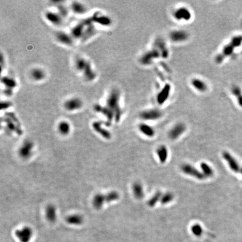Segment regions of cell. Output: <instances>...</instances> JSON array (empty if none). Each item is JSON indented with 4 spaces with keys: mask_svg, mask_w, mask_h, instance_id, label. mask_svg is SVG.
Returning <instances> with one entry per match:
<instances>
[{
    "mask_svg": "<svg viewBox=\"0 0 242 242\" xmlns=\"http://www.w3.org/2000/svg\"><path fill=\"white\" fill-rule=\"evenodd\" d=\"M119 99L120 93L115 89L112 90L107 99V106L113 112L116 122L120 120L122 114V109L119 105Z\"/></svg>",
    "mask_w": 242,
    "mask_h": 242,
    "instance_id": "6da1fadb",
    "label": "cell"
},
{
    "mask_svg": "<svg viewBox=\"0 0 242 242\" xmlns=\"http://www.w3.org/2000/svg\"><path fill=\"white\" fill-rule=\"evenodd\" d=\"M242 43V36H234L231 39V41L225 45L223 48V50L216 58V61L218 62H221L224 59L233 54L235 50V48L240 47Z\"/></svg>",
    "mask_w": 242,
    "mask_h": 242,
    "instance_id": "7a4b0ae2",
    "label": "cell"
},
{
    "mask_svg": "<svg viewBox=\"0 0 242 242\" xmlns=\"http://www.w3.org/2000/svg\"><path fill=\"white\" fill-rule=\"evenodd\" d=\"M163 116V112L158 109H150L142 111L140 114V118L144 121H155Z\"/></svg>",
    "mask_w": 242,
    "mask_h": 242,
    "instance_id": "3957f363",
    "label": "cell"
},
{
    "mask_svg": "<svg viewBox=\"0 0 242 242\" xmlns=\"http://www.w3.org/2000/svg\"><path fill=\"white\" fill-rule=\"evenodd\" d=\"M83 106V102L80 98L73 97L67 99L64 104V108L68 112H74L80 109Z\"/></svg>",
    "mask_w": 242,
    "mask_h": 242,
    "instance_id": "277c9868",
    "label": "cell"
},
{
    "mask_svg": "<svg viewBox=\"0 0 242 242\" xmlns=\"http://www.w3.org/2000/svg\"><path fill=\"white\" fill-rule=\"evenodd\" d=\"M181 168L184 174L198 179L199 180H203L206 178L202 172L190 164H182Z\"/></svg>",
    "mask_w": 242,
    "mask_h": 242,
    "instance_id": "5b68a950",
    "label": "cell"
},
{
    "mask_svg": "<svg viewBox=\"0 0 242 242\" xmlns=\"http://www.w3.org/2000/svg\"><path fill=\"white\" fill-rule=\"evenodd\" d=\"M173 15L174 19L177 21H188L192 18V13L189 9L185 7H181L177 9L173 12Z\"/></svg>",
    "mask_w": 242,
    "mask_h": 242,
    "instance_id": "8992f818",
    "label": "cell"
},
{
    "mask_svg": "<svg viewBox=\"0 0 242 242\" xmlns=\"http://www.w3.org/2000/svg\"><path fill=\"white\" fill-rule=\"evenodd\" d=\"M169 38L172 42L179 43L187 41L189 38V34L187 31L184 30H175L170 33Z\"/></svg>",
    "mask_w": 242,
    "mask_h": 242,
    "instance_id": "52a82bcc",
    "label": "cell"
},
{
    "mask_svg": "<svg viewBox=\"0 0 242 242\" xmlns=\"http://www.w3.org/2000/svg\"><path fill=\"white\" fill-rule=\"evenodd\" d=\"M33 232L31 228L24 227L15 231V235L20 242H29L33 237Z\"/></svg>",
    "mask_w": 242,
    "mask_h": 242,
    "instance_id": "ba28073f",
    "label": "cell"
},
{
    "mask_svg": "<svg viewBox=\"0 0 242 242\" xmlns=\"http://www.w3.org/2000/svg\"><path fill=\"white\" fill-rule=\"evenodd\" d=\"M34 144L30 140H26L23 142L19 149V153L20 157L23 159H28L31 157Z\"/></svg>",
    "mask_w": 242,
    "mask_h": 242,
    "instance_id": "9c48e42d",
    "label": "cell"
},
{
    "mask_svg": "<svg viewBox=\"0 0 242 242\" xmlns=\"http://www.w3.org/2000/svg\"><path fill=\"white\" fill-rule=\"evenodd\" d=\"M186 130V126L183 123L175 124L168 132V136L171 140H176Z\"/></svg>",
    "mask_w": 242,
    "mask_h": 242,
    "instance_id": "30bf717a",
    "label": "cell"
},
{
    "mask_svg": "<svg viewBox=\"0 0 242 242\" xmlns=\"http://www.w3.org/2000/svg\"><path fill=\"white\" fill-rule=\"evenodd\" d=\"M56 38L61 44L71 46L74 44V38L68 33L64 31H58L56 33Z\"/></svg>",
    "mask_w": 242,
    "mask_h": 242,
    "instance_id": "8fae6325",
    "label": "cell"
},
{
    "mask_svg": "<svg viewBox=\"0 0 242 242\" xmlns=\"http://www.w3.org/2000/svg\"><path fill=\"white\" fill-rule=\"evenodd\" d=\"M161 54L157 49H151L147 51L146 53L142 56L141 58V62L143 65H147L153 61L154 59L160 57Z\"/></svg>",
    "mask_w": 242,
    "mask_h": 242,
    "instance_id": "7c38bea8",
    "label": "cell"
},
{
    "mask_svg": "<svg viewBox=\"0 0 242 242\" xmlns=\"http://www.w3.org/2000/svg\"><path fill=\"white\" fill-rule=\"evenodd\" d=\"M45 18L51 24L55 26H59L62 24L63 18L59 12L48 11L45 12Z\"/></svg>",
    "mask_w": 242,
    "mask_h": 242,
    "instance_id": "4fadbf2b",
    "label": "cell"
},
{
    "mask_svg": "<svg viewBox=\"0 0 242 242\" xmlns=\"http://www.w3.org/2000/svg\"><path fill=\"white\" fill-rule=\"evenodd\" d=\"M170 85L167 84L164 86L161 91L159 92L157 97V100L159 105H163L168 100L170 96Z\"/></svg>",
    "mask_w": 242,
    "mask_h": 242,
    "instance_id": "5bb4252c",
    "label": "cell"
},
{
    "mask_svg": "<svg viewBox=\"0 0 242 242\" xmlns=\"http://www.w3.org/2000/svg\"><path fill=\"white\" fill-rule=\"evenodd\" d=\"M91 19L93 22L98 23V24L104 26L111 25L112 22V19L108 17V16L101 14L100 12L95 13Z\"/></svg>",
    "mask_w": 242,
    "mask_h": 242,
    "instance_id": "9a60e30c",
    "label": "cell"
},
{
    "mask_svg": "<svg viewBox=\"0 0 242 242\" xmlns=\"http://www.w3.org/2000/svg\"><path fill=\"white\" fill-rule=\"evenodd\" d=\"M223 157L227 161L230 168L233 171L238 172L239 170L240 167L238 161L229 152L226 151L224 152L223 153Z\"/></svg>",
    "mask_w": 242,
    "mask_h": 242,
    "instance_id": "2e32d148",
    "label": "cell"
},
{
    "mask_svg": "<svg viewBox=\"0 0 242 242\" xmlns=\"http://www.w3.org/2000/svg\"><path fill=\"white\" fill-rule=\"evenodd\" d=\"M191 84L196 90L200 92H205L208 89V86L206 82L199 78L192 79Z\"/></svg>",
    "mask_w": 242,
    "mask_h": 242,
    "instance_id": "e0dca14e",
    "label": "cell"
},
{
    "mask_svg": "<svg viewBox=\"0 0 242 242\" xmlns=\"http://www.w3.org/2000/svg\"><path fill=\"white\" fill-rule=\"evenodd\" d=\"M86 28L85 21L76 25L71 30V35L74 38H80L84 36Z\"/></svg>",
    "mask_w": 242,
    "mask_h": 242,
    "instance_id": "ac0fdd59",
    "label": "cell"
},
{
    "mask_svg": "<svg viewBox=\"0 0 242 242\" xmlns=\"http://www.w3.org/2000/svg\"><path fill=\"white\" fill-rule=\"evenodd\" d=\"M30 77L35 81H41L44 80L46 77L45 72L43 69L39 67H36L32 69L30 73Z\"/></svg>",
    "mask_w": 242,
    "mask_h": 242,
    "instance_id": "d6986e66",
    "label": "cell"
},
{
    "mask_svg": "<svg viewBox=\"0 0 242 242\" xmlns=\"http://www.w3.org/2000/svg\"><path fill=\"white\" fill-rule=\"evenodd\" d=\"M45 216L51 223H53L57 219V210L53 205H48L45 209Z\"/></svg>",
    "mask_w": 242,
    "mask_h": 242,
    "instance_id": "ffe728a7",
    "label": "cell"
},
{
    "mask_svg": "<svg viewBox=\"0 0 242 242\" xmlns=\"http://www.w3.org/2000/svg\"><path fill=\"white\" fill-rule=\"evenodd\" d=\"M71 9L76 14L78 15L84 14L87 11L86 6L82 3L77 1H75L72 3L71 5Z\"/></svg>",
    "mask_w": 242,
    "mask_h": 242,
    "instance_id": "44dd1931",
    "label": "cell"
},
{
    "mask_svg": "<svg viewBox=\"0 0 242 242\" xmlns=\"http://www.w3.org/2000/svg\"><path fill=\"white\" fill-rule=\"evenodd\" d=\"M106 203L105 194L98 193L96 194L92 200V205L96 209L99 210Z\"/></svg>",
    "mask_w": 242,
    "mask_h": 242,
    "instance_id": "7402d4cb",
    "label": "cell"
},
{
    "mask_svg": "<svg viewBox=\"0 0 242 242\" xmlns=\"http://www.w3.org/2000/svg\"><path fill=\"white\" fill-rule=\"evenodd\" d=\"M85 78L88 81H92L95 79L97 75L92 67L90 62L88 61L84 70L82 72Z\"/></svg>",
    "mask_w": 242,
    "mask_h": 242,
    "instance_id": "603a6c76",
    "label": "cell"
},
{
    "mask_svg": "<svg viewBox=\"0 0 242 242\" xmlns=\"http://www.w3.org/2000/svg\"><path fill=\"white\" fill-rule=\"evenodd\" d=\"M138 129L142 134L149 137H153L155 135V130L150 125L146 123H141L138 126Z\"/></svg>",
    "mask_w": 242,
    "mask_h": 242,
    "instance_id": "cb8c5ba5",
    "label": "cell"
},
{
    "mask_svg": "<svg viewBox=\"0 0 242 242\" xmlns=\"http://www.w3.org/2000/svg\"><path fill=\"white\" fill-rule=\"evenodd\" d=\"M157 154L161 163H164L166 162L168 157V151L165 146H160L157 149Z\"/></svg>",
    "mask_w": 242,
    "mask_h": 242,
    "instance_id": "d4e9b609",
    "label": "cell"
},
{
    "mask_svg": "<svg viewBox=\"0 0 242 242\" xmlns=\"http://www.w3.org/2000/svg\"><path fill=\"white\" fill-rule=\"evenodd\" d=\"M132 191L134 196L138 200H141L144 196L143 187L139 182H135L132 185Z\"/></svg>",
    "mask_w": 242,
    "mask_h": 242,
    "instance_id": "484cf974",
    "label": "cell"
},
{
    "mask_svg": "<svg viewBox=\"0 0 242 242\" xmlns=\"http://www.w3.org/2000/svg\"><path fill=\"white\" fill-rule=\"evenodd\" d=\"M67 223L70 225H80L84 222V218L82 216L79 214H74L68 216L66 218Z\"/></svg>",
    "mask_w": 242,
    "mask_h": 242,
    "instance_id": "4316f807",
    "label": "cell"
},
{
    "mask_svg": "<svg viewBox=\"0 0 242 242\" xmlns=\"http://www.w3.org/2000/svg\"><path fill=\"white\" fill-rule=\"evenodd\" d=\"M92 127H93L94 130L100 134L102 136H103L105 138H110L111 137V135L110 132L107 131L105 129L103 128L102 127V123L100 122H94L93 124H92Z\"/></svg>",
    "mask_w": 242,
    "mask_h": 242,
    "instance_id": "83f0119b",
    "label": "cell"
},
{
    "mask_svg": "<svg viewBox=\"0 0 242 242\" xmlns=\"http://www.w3.org/2000/svg\"><path fill=\"white\" fill-rule=\"evenodd\" d=\"M200 168L201 169L202 173L205 175V177H211L214 175V170L208 164L203 162L200 164Z\"/></svg>",
    "mask_w": 242,
    "mask_h": 242,
    "instance_id": "f1b7e54d",
    "label": "cell"
},
{
    "mask_svg": "<svg viewBox=\"0 0 242 242\" xmlns=\"http://www.w3.org/2000/svg\"><path fill=\"white\" fill-rule=\"evenodd\" d=\"M88 61L84 58L78 57L75 61V67L76 70L82 72L88 64Z\"/></svg>",
    "mask_w": 242,
    "mask_h": 242,
    "instance_id": "f546056e",
    "label": "cell"
},
{
    "mask_svg": "<svg viewBox=\"0 0 242 242\" xmlns=\"http://www.w3.org/2000/svg\"><path fill=\"white\" fill-rule=\"evenodd\" d=\"M58 130L59 133L62 135H67L69 133L71 130L70 124L68 122L65 121H62L58 124Z\"/></svg>",
    "mask_w": 242,
    "mask_h": 242,
    "instance_id": "4dcf8cb0",
    "label": "cell"
},
{
    "mask_svg": "<svg viewBox=\"0 0 242 242\" xmlns=\"http://www.w3.org/2000/svg\"><path fill=\"white\" fill-rule=\"evenodd\" d=\"M1 81L4 84V86L6 87V88L7 89L12 90L16 87V82L15 80L11 77L5 76V77L2 78Z\"/></svg>",
    "mask_w": 242,
    "mask_h": 242,
    "instance_id": "1f68e13d",
    "label": "cell"
},
{
    "mask_svg": "<svg viewBox=\"0 0 242 242\" xmlns=\"http://www.w3.org/2000/svg\"><path fill=\"white\" fill-rule=\"evenodd\" d=\"M162 195L163 194L161 193V192H157L150 199H149V200L147 202V205L150 207H154L155 205L158 203V202L160 201Z\"/></svg>",
    "mask_w": 242,
    "mask_h": 242,
    "instance_id": "d6a6232c",
    "label": "cell"
},
{
    "mask_svg": "<svg viewBox=\"0 0 242 242\" xmlns=\"http://www.w3.org/2000/svg\"><path fill=\"white\" fill-rule=\"evenodd\" d=\"M119 194L116 191H112L109 192L107 194H105L106 203H110L112 202L118 200L119 198Z\"/></svg>",
    "mask_w": 242,
    "mask_h": 242,
    "instance_id": "836d02e7",
    "label": "cell"
},
{
    "mask_svg": "<svg viewBox=\"0 0 242 242\" xmlns=\"http://www.w3.org/2000/svg\"><path fill=\"white\" fill-rule=\"evenodd\" d=\"M173 199L174 196L173 193H170V192H167V193L162 195L160 200V202L163 205L168 204L171 202L173 201Z\"/></svg>",
    "mask_w": 242,
    "mask_h": 242,
    "instance_id": "e575fe53",
    "label": "cell"
},
{
    "mask_svg": "<svg viewBox=\"0 0 242 242\" xmlns=\"http://www.w3.org/2000/svg\"><path fill=\"white\" fill-rule=\"evenodd\" d=\"M232 94H234L237 98V102L240 106L242 107V94L240 89L238 87H234L232 89Z\"/></svg>",
    "mask_w": 242,
    "mask_h": 242,
    "instance_id": "d590c367",
    "label": "cell"
},
{
    "mask_svg": "<svg viewBox=\"0 0 242 242\" xmlns=\"http://www.w3.org/2000/svg\"><path fill=\"white\" fill-rule=\"evenodd\" d=\"M191 231L196 236H200L202 233V228L198 224L193 225L191 227Z\"/></svg>",
    "mask_w": 242,
    "mask_h": 242,
    "instance_id": "8d00e7d4",
    "label": "cell"
}]
</instances>
